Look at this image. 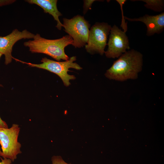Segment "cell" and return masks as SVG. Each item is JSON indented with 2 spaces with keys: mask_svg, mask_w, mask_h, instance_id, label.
I'll list each match as a JSON object with an SVG mask.
<instances>
[{
  "mask_svg": "<svg viewBox=\"0 0 164 164\" xmlns=\"http://www.w3.org/2000/svg\"><path fill=\"white\" fill-rule=\"evenodd\" d=\"M0 127L2 128H8V125L6 123L2 120L0 117Z\"/></svg>",
  "mask_w": 164,
  "mask_h": 164,
  "instance_id": "e0dca14e",
  "label": "cell"
},
{
  "mask_svg": "<svg viewBox=\"0 0 164 164\" xmlns=\"http://www.w3.org/2000/svg\"><path fill=\"white\" fill-rule=\"evenodd\" d=\"M2 55V54L0 53V58ZM0 87H2V86L1 84H0Z\"/></svg>",
  "mask_w": 164,
  "mask_h": 164,
  "instance_id": "d6986e66",
  "label": "cell"
},
{
  "mask_svg": "<svg viewBox=\"0 0 164 164\" xmlns=\"http://www.w3.org/2000/svg\"><path fill=\"white\" fill-rule=\"evenodd\" d=\"M15 1V0H0V7L12 4Z\"/></svg>",
  "mask_w": 164,
  "mask_h": 164,
  "instance_id": "9a60e30c",
  "label": "cell"
},
{
  "mask_svg": "<svg viewBox=\"0 0 164 164\" xmlns=\"http://www.w3.org/2000/svg\"><path fill=\"white\" fill-rule=\"evenodd\" d=\"M73 43V39L69 35L55 39H47L42 37L40 34L35 35L33 40L24 43V45L29 48L33 53H42L50 56L57 61L61 60L66 61L69 59L65 53L64 49L67 46Z\"/></svg>",
  "mask_w": 164,
  "mask_h": 164,
  "instance_id": "7a4b0ae2",
  "label": "cell"
},
{
  "mask_svg": "<svg viewBox=\"0 0 164 164\" xmlns=\"http://www.w3.org/2000/svg\"><path fill=\"white\" fill-rule=\"evenodd\" d=\"M132 1H141L145 3L144 6L147 8L160 12L164 9V1L163 0H136Z\"/></svg>",
  "mask_w": 164,
  "mask_h": 164,
  "instance_id": "8fae6325",
  "label": "cell"
},
{
  "mask_svg": "<svg viewBox=\"0 0 164 164\" xmlns=\"http://www.w3.org/2000/svg\"><path fill=\"white\" fill-rule=\"evenodd\" d=\"M34 36L26 29L21 32L15 29L9 35L0 36V53L5 55V64L11 62L13 57L12 56V47L17 41L23 39H33Z\"/></svg>",
  "mask_w": 164,
  "mask_h": 164,
  "instance_id": "ba28073f",
  "label": "cell"
},
{
  "mask_svg": "<svg viewBox=\"0 0 164 164\" xmlns=\"http://www.w3.org/2000/svg\"><path fill=\"white\" fill-rule=\"evenodd\" d=\"M64 31L73 39L72 45L75 48H81L87 43L90 24L84 17L77 15L69 19H63Z\"/></svg>",
  "mask_w": 164,
  "mask_h": 164,
  "instance_id": "277c9868",
  "label": "cell"
},
{
  "mask_svg": "<svg viewBox=\"0 0 164 164\" xmlns=\"http://www.w3.org/2000/svg\"><path fill=\"white\" fill-rule=\"evenodd\" d=\"M111 27L110 25L105 22H97L91 27L87 43L85 46L88 53L91 54L103 55Z\"/></svg>",
  "mask_w": 164,
  "mask_h": 164,
  "instance_id": "8992f818",
  "label": "cell"
},
{
  "mask_svg": "<svg viewBox=\"0 0 164 164\" xmlns=\"http://www.w3.org/2000/svg\"><path fill=\"white\" fill-rule=\"evenodd\" d=\"M116 1L119 4L121 12L122 19L121 23L120 25L121 27L122 28L123 31L125 32H126L127 31V22H126L125 16L123 15V5L124 4L126 1V0H116Z\"/></svg>",
  "mask_w": 164,
  "mask_h": 164,
  "instance_id": "7c38bea8",
  "label": "cell"
},
{
  "mask_svg": "<svg viewBox=\"0 0 164 164\" xmlns=\"http://www.w3.org/2000/svg\"><path fill=\"white\" fill-rule=\"evenodd\" d=\"M20 130L19 125L16 124H13L10 128L0 127L1 157L10 159L13 162L17 155L22 153L21 144L18 141Z\"/></svg>",
  "mask_w": 164,
  "mask_h": 164,
  "instance_id": "5b68a950",
  "label": "cell"
},
{
  "mask_svg": "<svg viewBox=\"0 0 164 164\" xmlns=\"http://www.w3.org/2000/svg\"><path fill=\"white\" fill-rule=\"evenodd\" d=\"M31 4H36L41 7L46 13L51 15L57 22L56 27L61 30L63 24L61 22L59 17L62 15L61 13L58 9L57 7V0H26L25 1Z\"/></svg>",
  "mask_w": 164,
  "mask_h": 164,
  "instance_id": "30bf717a",
  "label": "cell"
},
{
  "mask_svg": "<svg viewBox=\"0 0 164 164\" xmlns=\"http://www.w3.org/2000/svg\"><path fill=\"white\" fill-rule=\"evenodd\" d=\"M107 45V50L104 53L108 58H118L130 49L129 40L126 32L114 25L111 27Z\"/></svg>",
  "mask_w": 164,
  "mask_h": 164,
  "instance_id": "52a82bcc",
  "label": "cell"
},
{
  "mask_svg": "<svg viewBox=\"0 0 164 164\" xmlns=\"http://www.w3.org/2000/svg\"><path fill=\"white\" fill-rule=\"evenodd\" d=\"M143 65V55L134 49L129 50L114 61L105 74L111 80L123 81L136 79Z\"/></svg>",
  "mask_w": 164,
  "mask_h": 164,
  "instance_id": "6da1fadb",
  "label": "cell"
},
{
  "mask_svg": "<svg viewBox=\"0 0 164 164\" xmlns=\"http://www.w3.org/2000/svg\"><path fill=\"white\" fill-rule=\"evenodd\" d=\"M52 164H71L65 162L60 156H53L51 159Z\"/></svg>",
  "mask_w": 164,
  "mask_h": 164,
  "instance_id": "4fadbf2b",
  "label": "cell"
},
{
  "mask_svg": "<svg viewBox=\"0 0 164 164\" xmlns=\"http://www.w3.org/2000/svg\"><path fill=\"white\" fill-rule=\"evenodd\" d=\"M1 158V161L0 162V164H13L12 163V161L10 159L4 158Z\"/></svg>",
  "mask_w": 164,
  "mask_h": 164,
  "instance_id": "2e32d148",
  "label": "cell"
},
{
  "mask_svg": "<svg viewBox=\"0 0 164 164\" xmlns=\"http://www.w3.org/2000/svg\"><path fill=\"white\" fill-rule=\"evenodd\" d=\"M97 0H84V10L83 13L84 14L86 13L88 10L91 8L92 4L95 1Z\"/></svg>",
  "mask_w": 164,
  "mask_h": 164,
  "instance_id": "5bb4252c",
  "label": "cell"
},
{
  "mask_svg": "<svg viewBox=\"0 0 164 164\" xmlns=\"http://www.w3.org/2000/svg\"><path fill=\"white\" fill-rule=\"evenodd\" d=\"M125 19L131 22L140 21L146 26V35L152 36L155 33H161L164 28V12L155 15L147 14L138 18H130L125 16Z\"/></svg>",
  "mask_w": 164,
  "mask_h": 164,
  "instance_id": "9c48e42d",
  "label": "cell"
},
{
  "mask_svg": "<svg viewBox=\"0 0 164 164\" xmlns=\"http://www.w3.org/2000/svg\"><path fill=\"white\" fill-rule=\"evenodd\" d=\"M14 59L26 64L30 67L44 69L56 74L60 78L66 87H68L70 84V80L76 79L74 76L68 74V72L70 71L69 69L73 68L77 70L82 69L77 63H73L76 60L75 56H73L68 60L64 62L56 61L45 57L42 58L41 60L42 63L38 64L24 62L15 58Z\"/></svg>",
  "mask_w": 164,
  "mask_h": 164,
  "instance_id": "3957f363",
  "label": "cell"
},
{
  "mask_svg": "<svg viewBox=\"0 0 164 164\" xmlns=\"http://www.w3.org/2000/svg\"><path fill=\"white\" fill-rule=\"evenodd\" d=\"M2 154V152L1 149L0 148V157H1Z\"/></svg>",
  "mask_w": 164,
  "mask_h": 164,
  "instance_id": "ac0fdd59",
  "label": "cell"
}]
</instances>
